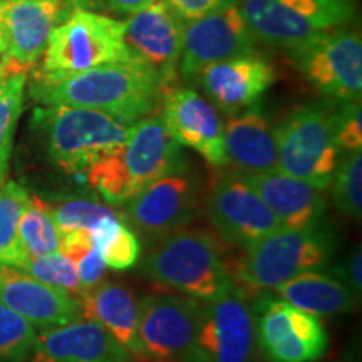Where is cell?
<instances>
[{"instance_id": "obj_1", "label": "cell", "mask_w": 362, "mask_h": 362, "mask_svg": "<svg viewBox=\"0 0 362 362\" xmlns=\"http://www.w3.org/2000/svg\"><path fill=\"white\" fill-rule=\"evenodd\" d=\"M165 90L156 72L138 59L110 62L52 83L30 84L33 98L44 106L89 107L133 123L160 106Z\"/></svg>"}, {"instance_id": "obj_2", "label": "cell", "mask_w": 362, "mask_h": 362, "mask_svg": "<svg viewBox=\"0 0 362 362\" xmlns=\"http://www.w3.org/2000/svg\"><path fill=\"white\" fill-rule=\"evenodd\" d=\"M188 168L181 144L160 116L136 121L128 139L103 155L86 171L88 183L110 205L121 206L148 185Z\"/></svg>"}, {"instance_id": "obj_3", "label": "cell", "mask_w": 362, "mask_h": 362, "mask_svg": "<svg viewBox=\"0 0 362 362\" xmlns=\"http://www.w3.org/2000/svg\"><path fill=\"white\" fill-rule=\"evenodd\" d=\"M138 274L203 304L235 284L214 235L185 226L158 240L139 262Z\"/></svg>"}, {"instance_id": "obj_4", "label": "cell", "mask_w": 362, "mask_h": 362, "mask_svg": "<svg viewBox=\"0 0 362 362\" xmlns=\"http://www.w3.org/2000/svg\"><path fill=\"white\" fill-rule=\"evenodd\" d=\"M134 123L103 111L64 104L37 107L33 116L34 128L44 138L49 161L67 175H84L94 161L128 139Z\"/></svg>"}, {"instance_id": "obj_5", "label": "cell", "mask_w": 362, "mask_h": 362, "mask_svg": "<svg viewBox=\"0 0 362 362\" xmlns=\"http://www.w3.org/2000/svg\"><path fill=\"white\" fill-rule=\"evenodd\" d=\"M124 22L89 8L74 7L52 30L34 81L52 83L110 62L131 61Z\"/></svg>"}, {"instance_id": "obj_6", "label": "cell", "mask_w": 362, "mask_h": 362, "mask_svg": "<svg viewBox=\"0 0 362 362\" xmlns=\"http://www.w3.org/2000/svg\"><path fill=\"white\" fill-rule=\"evenodd\" d=\"M336 248V237L322 221L298 230L282 226L245 248L237 277L250 288L275 291L304 272L329 269Z\"/></svg>"}, {"instance_id": "obj_7", "label": "cell", "mask_w": 362, "mask_h": 362, "mask_svg": "<svg viewBox=\"0 0 362 362\" xmlns=\"http://www.w3.org/2000/svg\"><path fill=\"white\" fill-rule=\"evenodd\" d=\"M257 42L296 51L354 21L356 0H240Z\"/></svg>"}, {"instance_id": "obj_8", "label": "cell", "mask_w": 362, "mask_h": 362, "mask_svg": "<svg viewBox=\"0 0 362 362\" xmlns=\"http://www.w3.org/2000/svg\"><path fill=\"white\" fill-rule=\"evenodd\" d=\"M277 170L304 180L312 187L330 188L341 148L334 128V104H304L275 128Z\"/></svg>"}, {"instance_id": "obj_9", "label": "cell", "mask_w": 362, "mask_h": 362, "mask_svg": "<svg viewBox=\"0 0 362 362\" xmlns=\"http://www.w3.org/2000/svg\"><path fill=\"white\" fill-rule=\"evenodd\" d=\"M259 352L267 362H315L327 352L329 334L319 317L272 293L252 302Z\"/></svg>"}, {"instance_id": "obj_10", "label": "cell", "mask_w": 362, "mask_h": 362, "mask_svg": "<svg viewBox=\"0 0 362 362\" xmlns=\"http://www.w3.org/2000/svg\"><path fill=\"white\" fill-rule=\"evenodd\" d=\"M252 304L232 285L214 300L202 302V317L188 362H257Z\"/></svg>"}, {"instance_id": "obj_11", "label": "cell", "mask_w": 362, "mask_h": 362, "mask_svg": "<svg viewBox=\"0 0 362 362\" xmlns=\"http://www.w3.org/2000/svg\"><path fill=\"white\" fill-rule=\"evenodd\" d=\"M121 206L131 228L149 242H158L197 218L202 208V181L188 166L148 185Z\"/></svg>"}, {"instance_id": "obj_12", "label": "cell", "mask_w": 362, "mask_h": 362, "mask_svg": "<svg viewBox=\"0 0 362 362\" xmlns=\"http://www.w3.org/2000/svg\"><path fill=\"white\" fill-rule=\"evenodd\" d=\"M202 317V302L175 293L138 300V332L148 362H188Z\"/></svg>"}, {"instance_id": "obj_13", "label": "cell", "mask_w": 362, "mask_h": 362, "mask_svg": "<svg viewBox=\"0 0 362 362\" xmlns=\"http://www.w3.org/2000/svg\"><path fill=\"white\" fill-rule=\"evenodd\" d=\"M312 88L336 101H361L362 40L356 30H332L292 51Z\"/></svg>"}, {"instance_id": "obj_14", "label": "cell", "mask_w": 362, "mask_h": 362, "mask_svg": "<svg viewBox=\"0 0 362 362\" xmlns=\"http://www.w3.org/2000/svg\"><path fill=\"white\" fill-rule=\"evenodd\" d=\"M257 51V39L240 11V0H230L206 16L187 22L178 72L185 81H197L215 62Z\"/></svg>"}, {"instance_id": "obj_15", "label": "cell", "mask_w": 362, "mask_h": 362, "mask_svg": "<svg viewBox=\"0 0 362 362\" xmlns=\"http://www.w3.org/2000/svg\"><path fill=\"white\" fill-rule=\"evenodd\" d=\"M205 210L218 237L243 250L282 228L277 216L238 171L215 181L205 197Z\"/></svg>"}, {"instance_id": "obj_16", "label": "cell", "mask_w": 362, "mask_h": 362, "mask_svg": "<svg viewBox=\"0 0 362 362\" xmlns=\"http://www.w3.org/2000/svg\"><path fill=\"white\" fill-rule=\"evenodd\" d=\"M185 27L187 21L166 0H153L124 22V44L131 56L155 71L165 89L178 78Z\"/></svg>"}, {"instance_id": "obj_17", "label": "cell", "mask_w": 362, "mask_h": 362, "mask_svg": "<svg viewBox=\"0 0 362 362\" xmlns=\"http://www.w3.org/2000/svg\"><path fill=\"white\" fill-rule=\"evenodd\" d=\"M160 104L163 124L181 146L194 149L215 168L226 166L225 123L214 104L192 88H168Z\"/></svg>"}, {"instance_id": "obj_18", "label": "cell", "mask_w": 362, "mask_h": 362, "mask_svg": "<svg viewBox=\"0 0 362 362\" xmlns=\"http://www.w3.org/2000/svg\"><path fill=\"white\" fill-rule=\"evenodd\" d=\"M0 302L39 330L83 319L78 297L40 282L16 267L0 265Z\"/></svg>"}, {"instance_id": "obj_19", "label": "cell", "mask_w": 362, "mask_h": 362, "mask_svg": "<svg viewBox=\"0 0 362 362\" xmlns=\"http://www.w3.org/2000/svg\"><path fill=\"white\" fill-rule=\"evenodd\" d=\"M197 83L216 110L235 116L257 106L275 83V71L269 61L250 54L205 67Z\"/></svg>"}, {"instance_id": "obj_20", "label": "cell", "mask_w": 362, "mask_h": 362, "mask_svg": "<svg viewBox=\"0 0 362 362\" xmlns=\"http://www.w3.org/2000/svg\"><path fill=\"white\" fill-rule=\"evenodd\" d=\"M74 6L69 0L44 2H0V27L6 34L7 56L22 69L44 56L52 30L66 19Z\"/></svg>"}, {"instance_id": "obj_21", "label": "cell", "mask_w": 362, "mask_h": 362, "mask_svg": "<svg viewBox=\"0 0 362 362\" xmlns=\"http://www.w3.org/2000/svg\"><path fill=\"white\" fill-rule=\"evenodd\" d=\"M30 362H131L133 357L101 325L88 319L40 330Z\"/></svg>"}, {"instance_id": "obj_22", "label": "cell", "mask_w": 362, "mask_h": 362, "mask_svg": "<svg viewBox=\"0 0 362 362\" xmlns=\"http://www.w3.org/2000/svg\"><path fill=\"white\" fill-rule=\"evenodd\" d=\"M240 176L255 189L284 228H309L324 220L327 210L324 192L307 181L279 170Z\"/></svg>"}, {"instance_id": "obj_23", "label": "cell", "mask_w": 362, "mask_h": 362, "mask_svg": "<svg viewBox=\"0 0 362 362\" xmlns=\"http://www.w3.org/2000/svg\"><path fill=\"white\" fill-rule=\"evenodd\" d=\"M79 302L83 319L101 325L133 359L148 362L138 332V300L128 288L101 280L81 293Z\"/></svg>"}, {"instance_id": "obj_24", "label": "cell", "mask_w": 362, "mask_h": 362, "mask_svg": "<svg viewBox=\"0 0 362 362\" xmlns=\"http://www.w3.org/2000/svg\"><path fill=\"white\" fill-rule=\"evenodd\" d=\"M226 165L240 173H267L277 170L279 153L275 128L257 107L230 117L225 124Z\"/></svg>"}, {"instance_id": "obj_25", "label": "cell", "mask_w": 362, "mask_h": 362, "mask_svg": "<svg viewBox=\"0 0 362 362\" xmlns=\"http://www.w3.org/2000/svg\"><path fill=\"white\" fill-rule=\"evenodd\" d=\"M275 291L282 300L315 317L347 314L357 307V293L322 270L304 272Z\"/></svg>"}, {"instance_id": "obj_26", "label": "cell", "mask_w": 362, "mask_h": 362, "mask_svg": "<svg viewBox=\"0 0 362 362\" xmlns=\"http://www.w3.org/2000/svg\"><path fill=\"white\" fill-rule=\"evenodd\" d=\"M89 233L110 269L128 270L139 262L141 243L134 230L126 223L123 214L103 220Z\"/></svg>"}, {"instance_id": "obj_27", "label": "cell", "mask_w": 362, "mask_h": 362, "mask_svg": "<svg viewBox=\"0 0 362 362\" xmlns=\"http://www.w3.org/2000/svg\"><path fill=\"white\" fill-rule=\"evenodd\" d=\"M30 194L16 181L0 185V265L22 269L25 255L19 243V221Z\"/></svg>"}, {"instance_id": "obj_28", "label": "cell", "mask_w": 362, "mask_h": 362, "mask_svg": "<svg viewBox=\"0 0 362 362\" xmlns=\"http://www.w3.org/2000/svg\"><path fill=\"white\" fill-rule=\"evenodd\" d=\"M62 233L52 215L37 198L30 197L19 221V243L25 260L61 252Z\"/></svg>"}, {"instance_id": "obj_29", "label": "cell", "mask_w": 362, "mask_h": 362, "mask_svg": "<svg viewBox=\"0 0 362 362\" xmlns=\"http://www.w3.org/2000/svg\"><path fill=\"white\" fill-rule=\"evenodd\" d=\"M49 214L61 230V233L74 232V230H86L90 232L103 220L121 215L116 208L110 206L93 197H64L52 203H44Z\"/></svg>"}, {"instance_id": "obj_30", "label": "cell", "mask_w": 362, "mask_h": 362, "mask_svg": "<svg viewBox=\"0 0 362 362\" xmlns=\"http://www.w3.org/2000/svg\"><path fill=\"white\" fill-rule=\"evenodd\" d=\"M27 83L25 69L12 72L0 84V185L6 183L8 161L12 155L13 133L22 112L24 89Z\"/></svg>"}, {"instance_id": "obj_31", "label": "cell", "mask_w": 362, "mask_h": 362, "mask_svg": "<svg viewBox=\"0 0 362 362\" xmlns=\"http://www.w3.org/2000/svg\"><path fill=\"white\" fill-rule=\"evenodd\" d=\"M332 200L341 214L361 218L362 214V151H342L334 171Z\"/></svg>"}, {"instance_id": "obj_32", "label": "cell", "mask_w": 362, "mask_h": 362, "mask_svg": "<svg viewBox=\"0 0 362 362\" xmlns=\"http://www.w3.org/2000/svg\"><path fill=\"white\" fill-rule=\"evenodd\" d=\"M61 252L74 262L84 291L101 282L106 272V264L89 232L74 230V232L62 233Z\"/></svg>"}, {"instance_id": "obj_33", "label": "cell", "mask_w": 362, "mask_h": 362, "mask_svg": "<svg viewBox=\"0 0 362 362\" xmlns=\"http://www.w3.org/2000/svg\"><path fill=\"white\" fill-rule=\"evenodd\" d=\"M35 336V329L24 317L0 302V362L29 361Z\"/></svg>"}, {"instance_id": "obj_34", "label": "cell", "mask_w": 362, "mask_h": 362, "mask_svg": "<svg viewBox=\"0 0 362 362\" xmlns=\"http://www.w3.org/2000/svg\"><path fill=\"white\" fill-rule=\"evenodd\" d=\"M21 270L39 279L40 282L69 292L76 297H79L84 292L74 262L62 252H54L42 257H35V259H27Z\"/></svg>"}, {"instance_id": "obj_35", "label": "cell", "mask_w": 362, "mask_h": 362, "mask_svg": "<svg viewBox=\"0 0 362 362\" xmlns=\"http://www.w3.org/2000/svg\"><path fill=\"white\" fill-rule=\"evenodd\" d=\"M334 128L341 151L362 149L361 101H339L334 106Z\"/></svg>"}, {"instance_id": "obj_36", "label": "cell", "mask_w": 362, "mask_h": 362, "mask_svg": "<svg viewBox=\"0 0 362 362\" xmlns=\"http://www.w3.org/2000/svg\"><path fill=\"white\" fill-rule=\"evenodd\" d=\"M332 277H336L339 282L351 288L352 292L359 296L362 291V253L361 247H357L356 250L351 252V255L347 259H344L341 264L334 267L330 272Z\"/></svg>"}, {"instance_id": "obj_37", "label": "cell", "mask_w": 362, "mask_h": 362, "mask_svg": "<svg viewBox=\"0 0 362 362\" xmlns=\"http://www.w3.org/2000/svg\"><path fill=\"white\" fill-rule=\"evenodd\" d=\"M171 8L178 13L183 21L192 22L194 19L206 16L215 8H218L230 0H166Z\"/></svg>"}, {"instance_id": "obj_38", "label": "cell", "mask_w": 362, "mask_h": 362, "mask_svg": "<svg viewBox=\"0 0 362 362\" xmlns=\"http://www.w3.org/2000/svg\"><path fill=\"white\" fill-rule=\"evenodd\" d=\"M74 7H98V8H107V11L116 13H134L141 11L153 0H69Z\"/></svg>"}, {"instance_id": "obj_39", "label": "cell", "mask_w": 362, "mask_h": 362, "mask_svg": "<svg viewBox=\"0 0 362 362\" xmlns=\"http://www.w3.org/2000/svg\"><path fill=\"white\" fill-rule=\"evenodd\" d=\"M22 67H19L17 64H13V62L8 59L7 56H4L2 59H0V84L6 81L8 76L12 74V72L16 71H21Z\"/></svg>"}, {"instance_id": "obj_40", "label": "cell", "mask_w": 362, "mask_h": 362, "mask_svg": "<svg viewBox=\"0 0 362 362\" xmlns=\"http://www.w3.org/2000/svg\"><path fill=\"white\" fill-rule=\"evenodd\" d=\"M7 49V40H6V34H4L2 27H0V54H6Z\"/></svg>"}, {"instance_id": "obj_41", "label": "cell", "mask_w": 362, "mask_h": 362, "mask_svg": "<svg viewBox=\"0 0 362 362\" xmlns=\"http://www.w3.org/2000/svg\"><path fill=\"white\" fill-rule=\"evenodd\" d=\"M11 2H44V0H11Z\"/></svg>"}, {"instance_id": "obj_42", "label": "cell", "mask_w": 362, "mask_h": 362, "mask_svg": "<svg viewBox=\"0 0 362 362\" xmlns=\"http://www.w3.org/2000/svg\"><path fill=\"white\" fill-rule=\"evenodd\" d=\"M0 2H2V0H0Z\"/></svg>"}]
</instances>
